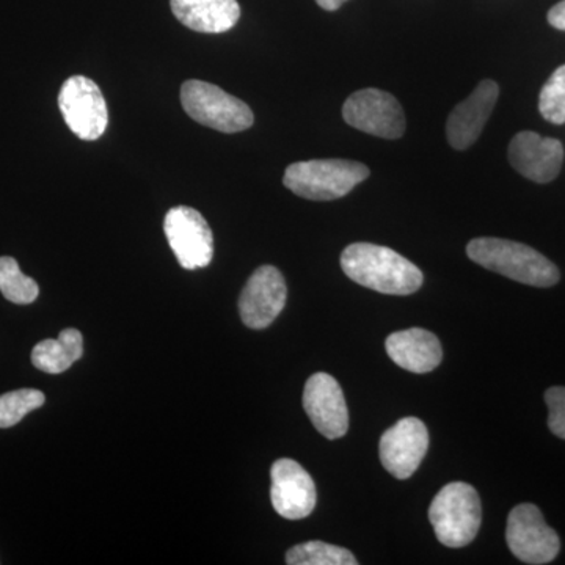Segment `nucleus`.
Here are the masks:
<instances>
[{"label": "nucleus", "instance_id": "nucleus-1", "mask_svg": "<svg viewBox=\"0 0 565 565\" xmlns=\"http://www.w3.org/2000/svg\"><path fill=\"white\" fill-rule=\"evenodd\" d=\"M344 274L356 285L388 296H411L423 286V273L399 253L382 245H349L341 255Z\"/></svg>", "mask_w": 565, "mask_h": 565}, {"label": "nucleus", "instance_id": "nucleus-2", "mask_svg": "<svg viewBox=\"0 0 565 565\" xmlns=\"http://www.w3.org/2000/svg\"><path fill=\"white\" fill-rule=\"evenodd\" d=\"M468 258L486 269L535 288L559 281V270L542 253L514 241L479 237L467 247Z\"/></svg>", "mask_w": 565, "mask_h": 565}, {"label": "nucleus", "instance_id": "nucleus-3", "mask_svg": "<svg viewBox=\"0 0 565 565\" xmlns=\"http://www.w3.org/2000/svg\"><path fill=\"white\" fill-rule=\"evenodd\" d=\"M370 177L363 163L343 159H315L291 163L286 169V188L297 196L313 202H332L343 199L355 185Z\"/></svg>", "mask_w": 565, "mask_h": 565}, {"label": "nucleus", "instance_id": "nucleus-4", "mask_svg": "<svg viewBox=\"0 0 565 565\" xmlns=\"http://www.w3.org/2000/svg\"><path fill=\"white\" fill-rule=\"evenodd\" d=\"M481 500L473 487L465 482L445 486L434 498L429 520L435 535L445 546L462 548L475 541L481 527Z\"/></svg>", "mask_w": 565, "mask_h": 565}, {"label": "nucleus", "instance_id": "nucleus-5", "mask_svg": "<svg viewBox=\"0 0 565 565\" xmlns=\"http://www.w3.org/2000/svg\"><path fill=\"white\" fill-rule=\"evenodd\" d=\"M181 104L192 120L214 131L243 132L255 122L247 104L210 82H184L181 87Z\"/></svg>", "mask_w": 565, "mask_h": 565}, {"label": "nucleus", "instance_id": "nucleus-6", "mask_svg": "<svg viewBox=\"0 0 565 565\" xmlns=\"http://www.w3.org/2000/svg\"><path fill=\"white\" fill-rule=\"evenodd\" d=\"M58 107L74 136L93 141L106 132L109 110L98 85L85 76H73L62 85Z\"/></svg>", "mask_w": 565, "mask_h": 565}, {"label": "nucleus", "instance_id": "nucleus-7", "mask_svg": "<svg viewBox=\"0 0 565 565\" xmlns=\"http://www.w3.org/2000/svg\"><path fill=\"white\" fill-rule=\"evenodd\" d=\"M505 541L516 559L531 565L552 563L561 550L556 531L546 525L541 509L534 504H520L512 509Z\"/></svg>", "mask_w": 565, "mask_h": 565}, {"label": "nucleus", "instance_id": "nucleus-8", "mask_svg": "<svg viewBox=\"0 0 565 565\" xmlns=\"http://www.w3.org/2000/svg\"><path fill=\"white\" fill-rule=\"evenodd\" d=\"M163 232L181 267L195 270L210 266L214 236L199 211L189 206L172 207L163 221Z\"/></svg>", "mask_w": 565, "mask_h": 565}, {"label": "nucleus", "instance_id": "nucleus-9", "mask_svg": "<svg viewBox=\"0 0 565 565\" xmlns=\"http://www.w3.org/2000/svg\"><path fill=\"white\" fill-rule=\"evenodd\" d=\"M343 118L352 128L381 139H401L405 132L403 106L393 95L377 88L349 96L343 106Z\"/></svg>", "mask_w": 565, "mask_h": 565}, {"label": "nucleus", "instance_id": "nucleus-10", "mask_svg": "<svg viewBox=\"0 0 565 565\" xmlns=\"http://www.w3.org/2000/svg\"><path fill=\"white\" fill-rule=\"evenodd\" d=\"M288 299V288L280 270L262 266L248 278L239 299V313L245 326L263 330L278 318Z\"/></svg>", "mask_w": 565, "mask_h": 565}, {"label": "nucleus", "instance_id": "nucleus-11", "mask_svg": "<svg viewBox=\"0 0 565 565\" xmlns=\"http://www.w3.org/2000/svg\"><path fill=\"white\" fill-rule=\"evenodd\" d=\"M429 449V433L418 418L399 419L381 438L382 465L396 479H408L418 470Z\"/></svg>", "mask_w": 565, "mask_h": 565}, {"label": "nucleus", "instance_id": "nucleus-12", "mask_svg": "<svg viewBox=\"0 0 565 565\" xmlns=\"http://www.w3.org/2000/svg\"><path fill=\"white\" fill-rule=\"evenodd\" d=\"M303 407L323 437L337 440L348 434V404L343 390L332 375L318 373L308 379L303 390Z\"/></svg>", "mask_w": 565, "mask_h": 565}, {"label": "nucleus", "instance_id": "nucleus-13", "mask_svg": "<svg viewBox=\"0 0 565 565\" xmlns=\"http://www.w3.org/2000/svg\"><path fill=\"white\" fill-rule=\"evenodd\" d=\"M270 478V500L278 515L286 520H302L315 511L318 501L315 481L302 465L291 459L277 460Z\"/></svg>", "mask_w": 565, "mask_h": 565}, {"label": "nucleus", "instance_id": "nucleus-14", "mask_svg": "<svg viewBox=\"0 0 565 565\" xmlns=\"http://www.w3.org/2000/svg\"><path fill=\"white\" fill-rule=\"evenodd\" d=\"M509 161L522 177L546 184L556 180L563 169V143L535 132L523 131L516 134L509 145Z\"/></svg>", "mask_w": 565, "mask_h": 565}, {"label": "nucleus", "instance_id": "nucleus-15", "mask_svg": "<svg viewBox=\"0 0 565 565\" xmlns=\"http://www.w3.org/2000/svg\"><path fill=\"white\" fill-rule=\"evenodd\" d=\"M500 87L497 82L486 79L476 87L470 98L465 99L449 114L446 136L456 150H468L478 141L498 102Z\"/></svg>", "mask_w": 565, "mask_h": 565}, {"label": "nucleus", "instance_id": "nucleus-16", "mask_svg": "<svg viewBox=\"0 0 565 565\" xmlns=\"http://www.w3.org/2000/svg\"><path fill=\"white\" fill-rule=\"evenodd\" d=\"M386 353L397 366L415 374H426L444 360L440 341L424 329L403 330L386 338Z\"/></svg>", "mask_w": 565, "mask_h": 565}, {"label": "nucleus", "instance_id": "nucleus-17", "mask_svg": "<svg viewBox=\"0 0 565 565\" xmlns=\"http://www.w3.org/2000/svg\"><path fill=\"white\" fill-rule=\"evenodd\" d=\"M170 7L182 25L200 33L232 31L241 18L237 0H170Z\"/></svg>", "mask_w": 565, "mask_h": 565}, {"label": "nucleus", "instance_id": "nucleus-18", "mask_svg": "<svg viewBox=\"0 0 565 565\" xmlns=\"http://www.w3.org/2000/svg\"><path fill=\"white\" fill-rule=\"evenodd\" d=\"M84 353V338L79 330L66 329L57 340H44L32 351V363L36 370L47 374H62L70 370Z\"/></svg>", "mask_w": 565, "mask_h": 565}, {"label": "nucleus", "instance_id": "nucleus-19", "mask_svg": "<svg viewBox=\"0 0 565 565\" xmlns=\"http://www.w3.org/2000/svg\"><path fill=\"white\" fill-rule=\"evenodd\" d=\"M286 563L289 565H356L359 561L343 546L311 541L292 546L286 553Z\"/></svg>", "mask_w": 565, "mask_h": 565}, {"label": "nucleus", "instance_id": "nucleus-20", "mask_svg": "<svg viewBox=\"0 0 565 565\" xmlns=\"http://www.w3.org/2000/svg\"><path fill=\"white\" fill-rule=\"evenodd\" d=\"M0 292L17 305H29L39 299L40 288L33 278L21 273L20 264L11 256L0 258Z\"/></svg>", "mask_w": 565, "mask_h": 565}, {"label": "nucleus", "instance_id": "nucleus-21", "mask_svg": "<svg viewBox=\"0 0 565 565\" xmlns=\"http://www.w3.org/2000/svg\"><path fill=\"white\" fill-rule=\"evenodd\" d=\"M46 396L40 390H17L0 396V429L17 426L25 415L40 408Z\"/></svg>", "mask_w": 565, "mask_h": 565}, {"label": "nucleus", "instance_id": "nucleus-22", "mask_svg": "<svg viewBox=\"0 0 565 565\" xmlns=\"http://www.w3.org/2000/svg\"><path fill=\"white\" fill-rule=\"evenodd\" d=\"M539 110L553 125L565 122V65L559 66L546 81L539 96Z\"/></svg>", "mask_w": 565, "mask_h": 565}, {"label": "nucleus", "instance_id": "nucleus-23", "mask_svg": "<svg viewBox=\"0 0 565 565\" xmlns=\"http://www.w3.org/2000/svg\"><path fill=\"white\" fill-rule=\"evenodd\" d=\"M548 405V427L556 437L565 440V388L553 386L545 393Z\"/></svg>", "mask_w": 565, "mask_h": 565}, {"label": "nucleus", "instance_id": "nucleus-24", "mask_svg": "<svg viewBox=\"0 0 565 565\" xmlns=\"http://www.w3.org/2000/svg\"><path fill=\"white\" fill-rule=\"evenodd\" d=\"M548 22L553 28L557 29V31L565 32V0L556 3V6L548 11Z\"/></svg>", "mask_w": 565, "mask_h": 565}, {"label": "nucleus", "instance_id": "nucleus-25", "mask_svg": "<svg viewBox=\"0 0 565 565\" xmlns=\"http://www.w3.org/2000/svg\"><path fill=\"white\" fill-rule=\"evenodd\" d=\"M316 2H318V6L323 10L334 11L340 9L348 0H316Z\"/></svg>", "mask_w": 565, "mask_h": 565}]
</instances>
